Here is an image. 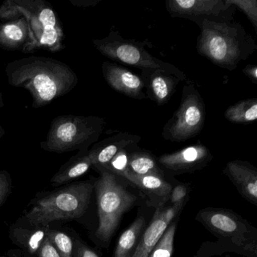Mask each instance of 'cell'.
I'll list each match as a JSON object with an SVG mask.
<instances>
[{"label":"cell","instance_id":"cell-1","mask_svg":"<svg viewBox=\"0 0 257 257\" xmlns=\"http://www.w3.org/2000/svg\"><path fill=\"white\" fill-rule=\"evenodd\" d=\"M6 74L10 85L29 91L36 109L68 94L79 82L77 75L67 64L46 57L11 61L6 67Z\"/></svg>","mask_w":257,"mask_h":257},{"label":"cell","instance_id":"cell-2","mask_svg":"<svg viewBox=\"0 0 257 257\" xmlns=\"http://www.w3.org/2000/svg\"><path fill=\"white\" fill-rule=\"evenodd\" d=\"M198 26L201 33L197 40V52L221 68L233 71L256 51L255 40L234 20L204 21Z\"/></svg>","mask_w":257,"mask_h":257},{"label":"cell","instance_id":"cell-3","mask_svg":"<svg viewBox=\"0 0 257 257\" xmlns=\"http://www.w3.org/2000/svg\"><path fill=\"white\" fill-rule=\"evenodd\" d=\"M24 17L29 28V40L22 49L31 53L40 49L56 52L64 48V34L51 4L44 0H6L0 6V20Z\"/></svg>","mask_w":257,"mask_h":257},{"label":"cell","instance_id":"cell-4","mask_svg":"<svg viewBox=\"0 0 257 257\" xmlns=\"http://www.w3.org/2000/svg\"><path fill=\"white\" fill-rule=\"evenodd\" d=\"M94 184L90 181L77 182L50 192L34 203L26 218L39 226L54 221L77 219L86 211Z\"/></svg>","mask_w":257,"mask_h":257},{"label":"cell","instance_id":"cell-5","mask_svg":"<svg viewBox=\"0 0 257 257\" xmlns=\"http://www.w3.org/2000/svg\"><path fill=\"white\" fill-rule=\"evenodd\" d=\"M105 125L104 118L97 115H59L52 120L40 147L56 153L89 150L98 141Z\"/></svg>","mask_w":257,"mask_h":257},{"label":"cell","instance_id":"cell-6","mask_svg":"<svg viewBox=\"0 0 257 257\" xmlns=\"http://www.w3.org/2000/svg\"><path fill=\"white\" fill-rule=\"evenodd\" d=\"M100 175L94 183L97 194L99 225L97 236L108 242L118 228L121 216L135 204L137 198L118 180L119 176L106 170H99Z\"/></svg>","mask_w":257,"mask_h":257},{"label":"cell","instance_id":"cell-7","mask_svg":"<svg viewBox=\"0 0 257 257\" xmlns=\"http://www.w3.org/2000/svg\"><path fill=\"white\" fill-rule=\"evenodd\" d=\"M93 45L100 53L109 59L140 70L162 69L178 76L182 82L186 80V73L178 67L153 56L146 49L150 43L123 38L118 31H111L104 38L94 40Z\"/></svg>","mask_w":257,"mask_h":257},{"label":"cell","instance_id":"cell-8","mask_svg":"<svg viewBox=\"0 0 257 257\" xmlns=\"http://www.w3.org/2000/svg\"><path fill=\"white\" fill-rule=\"evenodd\" d=\"M205 118L204 99L194 83L188 82L183 87L178 109L164 126L162 138L171 142L189 141L199 135Z\"/></svg>","mask_w":257,"mask_h":257},{"label":"cell","instance_id":"cell-9","mask_svg":"<svg viewBox=\"0 0 257 257\" xmlns=\"http://www.w3.org/2000/svg\"><path fill=\"white\" fill-rule=\"evenodd\" d=\"M165 7L172 18L187 19L199 25L204 21H234L237 9L225 0H167Z\"/></svg>","mask_w":257,"mask_h":257},{"label":"cell","instance_id":"cell-10","mask_svg":"<svg viewBox=\"0 0 257 257\" xmlns=\"http://www.w3.org/2000/svg\"><path fill=\"white\" fill-rule=\"evenodd\" d=\"M198 219L213 234L231 239L234 244L249 245V246L250 244L253 245L246 238L250 233L247 228L249 225H246V222L240 216L229 210L204 209L198 213ZM253 246H256V245Z\"/></svg>","mask_w":257,"mask_h":257},{"label":"cell","instance_id":"cell-11","mask_svg":"<svg viewBox=\"0 0 257 257\" xmlns=\"http://www.w3.org/2000/svg\"><path fill=\"white\" fill-rule=\"evenodd\" d=\"M213 159L210 150L200 141L158 158L161 166L176 174L193 172L207 166Z\"/></svg>","mask_w":257,"mask_h":257},{"label":"cell","instance_id":"cell-12","mask_svg":"<svg viewBox=\"0 0 257 257\" xmlns=\"http://www.w3.org/2000/svg\"><path fill=\"white\" fill-rule=\"evenodd\" d=\"M102 73L106 83L117 92L135 100L147 99L145 85L141 76L116 63L105 61Z\"/></svg>","mask_w":257,"mask_h":257},{"label":"cell","instance_id":"cell-13","mask_svg":"<svg viewBox=\"0 0 257 257\" xmlns=\"http://www.w3.org/2000/svg\"><path fill=\"white\" fill-rule=\"evenodd\" d=\"M147 98L159 106L166 104L171 100L181 79L174 73L162 69H145L141 70Z\"/></svg>","mask_w":257,"mask_h":257},{"label":"cell","instance_id":"cell-14","mask_svg":"<svg viewBox=\"0 0 257 257\" xmlns=\"http://www.w3.org/2000/svg\"><path fill=\"white\" fill-rule=\"evenodd\" d=\"M185 202V201H184ZM184 202L165 209L158 208L150 225L144 230L132 257H148L157 244L171 221L178 214Z\"/></svg>","mask_w":257,"mask_h":257},{"label":"cell","instance_id":"cell-15","mask_svg":"<svg viewBox=\"0 0 257 257\" xmlns=\"http://www.w3.org/2000/svg\"><path fill=\"white\" fill-rule=\"evenodd\" d=\"M141 136L128 132H119L100 142L95 143L88 150L93 168L103 169L111 159L123 149L137 146L141 142Z\"/></svg>","mask_w":257,"mask_h":257},{"label":"cell","instance_id":"cell-16","mask_svg":"<svg viewBox=\"0 0 257 257\" xmlns=\"http://www.w3.org/2000/svg\"><path fill=\"white\" fill-rule=\"evenodd\" d=\"M224 174L237 187L240 195L257 204V169L249 162L234 160L227 163Z\"/></svg>","mask_w":257,"mask_h":257},{"label":"cell","instance_id":"cell-17","mask_svg":"<svg viewBox=\"0 0 257 257\" xmlns=\"http://www.w3.org/2000/svg\"><path fill=\"white\" fill-rule=\"evenodd\" d=\"M29 40V28L25 18L0 24V48L8 51L23 49Z\"/></svg>","mask_w":257,"mask_h":257},{"label":"cell","instance_id":"cell-18","mask_svg":"<svg viewBox=\"0 0 257 257\" xmlns=\"http://www.w3.org/2000/svg\"><path fill=\"white\" fill-rule=\"evenodd\" d=\"M88 150L79 151L76 156H73L65 165H63L59 171L53 176L51 183L53 186H59L68 183L85 174L92 167Z\"/></svg>","mask_w":257,"mask_h":257},{"label":"cell","instance_id":"cell-19","mask_svg":"<svg viewBox=\"0 0 257 257\" xmlns=\"http://www.w3.org/2000/svg\"><path fill=\"white\" fill-rule=\"evenodd\" d=\"M127 171L138 176L156 175L164 177V171L158 159L150 152L136 147L130 155Z\"/></svg>","mask_w":257,"mask_h":257},{"label":"cell","instance_id":"cell-20","mask_svg":"<svg viewBox=\"0 0 257 257\" xmlns=\"http://www.w3.org/2000/svg\"><path fill=\"white\" fill-rule=\"evenodd\" d=\"M146 228V220L143 216L135 222L120 236L115 249L114 257H132Z\"/></svg>","mask_w":257,"mask_h":257},{"label":"cell","instance_id":"cell-21","mask_svg":"<svg viewBox=\"0 0 257 257\" xmlns=\"http://www.w3.org/2000/svg\"><path fill=\"white\" fill-rule=\"evenodd\" d=\"M130 183H133L144 192L160 198H167L171 195L172 186L164 177L156 175L138 176L125 171L121 176Z\"/></svg>","mask_w":257,"mask_h":257},{"label":"cell","instance_id":"cell-22","mask_svg":"<svg viewBox=\"0 0 257 257\" xmlns=\"http://www.w3.org/2000/svg\"><path fill=\"white\" fill-rule=\"evenodd\" d=\"M225 119L234 124H249L257 119V98L240 100L231 105L224 112Z\"/></svg>","mask_w":257,"mask_h":257},{"label":"cell","instance_id":"cell-23","mask_svg":"<svg viewBox=\"0 0 257 257\" xmlns=\"http://www.w3.org/2000/svg\"><path fill=\"white\" fill-rule=\"evenodd\" d=\"M176 228L177 224L169 225L148 257H171L174 252Z\"/></svg>","mask_w":257,"mask_h":257},{"label":"cell","instance_id":"cell-24","mask_svg":"<svg viewBox=\"0 0 257 257\" xmlns=\"http://www.w3.org/2000/svg\"><path fill=\"white\" fill-rule=\"evenodd\" d=\"M46 237L53 243L61 257H73V243L70 236L63 231L51 230Z\"/></svg>","mask_w":257,"mask_h":257},{"label":"cell","instance_id":"cell-25","mask_svg":"<svg viewBox=\"0 0 257 257\" xmlns=\"http://www.w3.org/2000/svg\"><path fill=\"white\" fill-rule=\"evenodd\" d=\"M138 147V145L134 146V147H127V148L120 150L111 159L109 164L104 168L100 170H106L109 172L113 173V174L121 177L125 171H127L131 153Z\"/></svg>","mask_w":257,"mask_h":257},{"label":"cell","instance_id":"cell-26","mask_svg":"<svg viewBox=\"0 0 257 257\" xmlns=\"http://www.w3.org/2000/svg\"><path fill=\"white\" fill-rule=\"evenodd\" d=\"M227 4L239 9L253 27L257 34V0H225Z\"/></svg>","mask_w":257,"mask_h":257},{"label":"cell","instance_id":"cell-27","mask_svg":"<svg viewBox=\"0 0 257 257\" xmlns=\"http://www.w3.org/2000/svg\"><path fill=\"white\" fill-rule=\"evenodd\" d=\"M39 253L40 257H61L59 252L48 237H45L42 241Z\"/></svg>","mask_w":257,"mask_h":257},{"label":"cell","instance_id":"cell-28","mask_svg":"<svg viewBox=\"0 0 257 257\" xmlns=\"http://www.w3.org/2000/svg\"><path fill=\"white\" fill-rule=\"evenodd\" d=\"M10 189V179L8 173L0 171V205L3 204Z\"/></svg>","mask_w":257,"mask_h":257},{"label":"cell","instance_id":"cell-29","mask_svg":"<svg viewBox=\"0 0 257 257\" xmlns=\"http://www.w3.org/2000/svg\"><path fill=\"white\" fill-rule=\"evenodd\" d=\"M187 195V189L183 185H177L171 190V202L173 205L184 202L185 197Z\"/></svg>","mask_w":257,"mask_h":257},{"label":"cell","instance_id":"cell-30","mask_svg":"<svg viewBox=\"0 0 257 257\" xmlns=\"http://www.w3.org/2000/svg\"><path fill=\"white\" fill-rule=\"evenodd\" d=\"M242 73L254 84L257 85V66L255 64H247L242 70Z\"/></svg>","mask_w":257,"mask_h":257},{"label":"cell","instance_id":"cell-31","mask_svg":"<svg viewBox=\"0 0 257 257\" xmlns=\"http://www.w3.org/2000/svg\"><path fill=\"white\" fill-rule=\"evenodd\" d=\"M76 257H99L92 249L84 244L79 243L76 248Z\"/></svg>","mask_w":257,"mask_h":257},{"label":"cell","instance_id":"cell-32","mask_svg":"<svg viewBox=\"0 0 257 257\" xmlns=\"http://www.w3.org/2000/svg\"><path fill=\"white\" fill-rule=\"evenodd\" d=\"M101 0H70L71 4L74 7H80V8H88V7H94L97 6Z\"/></svg>","mask_w":257,"mask_h":257},{"label":"cell","instance_id":"cell-33","mask_svg":"<svg viewBox=\"0 0 257 257\" xmlns=\"http://www.w3.org/2000/svg\"><path fill=\"white\" fill-rule=\"evenodd\" d=\"M6 135V131L2 126H0V138H2Z\"/></svg>","mask_w":257,"mask_h":257},{"label":"cell","instance_id":"cell-34","mask_svg":"<svg viewBox=\"0 0 257 257\" xmlns=\"http://www.w3.org/2000/svg\"><path fill=\"white\" fill-rule=\"evenodd\" d=\"M4 97H3L2 93L0 92V108L4 107Z\"/></svg>","mask_w":257,"mask_h":257}]
</instances>
